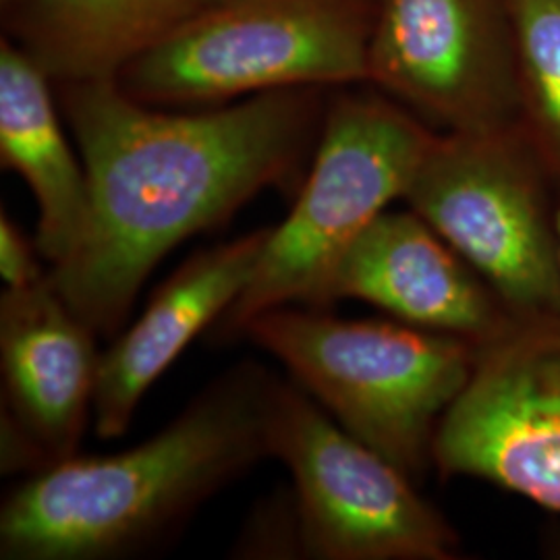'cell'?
Returning <instances> with one entry per match:
<instances>
[{
    "mask_svg": "<svg viewBox=\"0 0 560 560\" xmlns=\"http://www.w3.org/2000/svg\"><path fill=\"white\" fill-rule=\"evenodd\" d=\"M55 92L90 179L92 222L75 258L48 279L106 337L173 247L264 189L300 191L330 101L316 85L196 110L141 104L117 80L55 83Z\"/></svg>",
    "mask_w": 560,
    "mask_h": 560,
    "instance_id": "obj_1",
    "label": "cell"
},
{
    "mask_svg": "<svg viewBox=\"0 0 560 560\" xmlns=\"http://www.w3.org/2000/svg\"><path fill=\"white\" fill-rule=\"evenodd\" d=\"M279 384L258 361H240L150 441L27 476L0 506V559H129L173 538L272 457Z\"/></svg>",
    "mask_w": 560,
    "mask_h": 560,
    "instance_id": "obj_2",
    "label": "cell"
},
{
    "mask_svg": "<svg viewBox=\"0 0 560 560\" xmlns=\"http://www.w3.org/2000/svg\"><path fill=\"white\" fill-rule=\"evenodd\" d=\"M243 339L275 355L342 430L413 481L434 467L439 425L478 361V345L459 337L305 305L261 312Z\"/></svg>",
    "mask_w": 560,
    "mask_h": 560,
    "instance_id": "obj_3",
    "label": "cell"
},
{
    "mask_svg": "<svg viewBox=\"0 0 560 560\" xmlns=\"http://www.w3.org/2000/svg\"><path fill=\"white\" fill-rule=\"evenodd\" d=\"M439 133L381 90L330 96L307 179L287 221L272 226L254 279L212 326V340L243 339L270 307H312L345 249L390 201L405 200Z\"/></svg>",
    "mask_w": 560,
    "mask_h": 560,
    "instance_id": "obj_4",
    "label": "cell"
},
{
    "mask_svg": "<svg viewBox=\"0 0 560 560\" xmlns=\"http://www.w3.org/2000/svg\"><path fill=\"white\" fill-rule=\"evenodd\" d=\"M378 0H212L117 78L133 101L196 110L287 88L368 83Z\"/></svg>",
    "mask_w": 560,
    "mask_h": 560,
    "instance_id": "obj_5",
    "label": "cell"
},
{
    "mask_svg": "<svg viewBox=\"0 0 560 560\" xmlns=\"http://www.w3.org/2000/svg\"><path fill=\"white\" fill-rule=\"evenodd\" d=\"M405 201L515 318L560 312V185L521 125L439 133Z\"/></svg>",
    "mask_w": 560,
    "mask_h": 560,
    "instance_id": "obj_6",
    "label": "cell"
},
{
    "mask_svg": "<svg viewBox=\"0 0 560 560\" xmlns=\"http://www.w3.org/2000/svg\"><path fill=\"white\" fill-rule=\"evenodd\" d=\"M272 457L293 478L301 557L457 560L460 538L416 481L342 430L295 382L280 381Z\"/></svg>",
    "mask_w": 560,
    "mask_h": 560,
    "instance_id": "obj_7",
    "label": "cell"
},
{
    "mask_svg": "<svg viewBox=\"0 0 560 560\" xmlns=\"http://www.w3.org/2000/svg\"><path fill=\"white\" fill-rule=\"evenodd\" d=\"M368 83L441 133L520 125L511 0H378Z\"/></svg>",
    "mask_w": 560,
    "mask_h": 560,
    "instance_id": "obj_8",
    "label": "cell"
},
{
    "mask_svg": "<svg viewBox=\"0 0 560 560\" xmlns=\"http://www.w3.org/2000/svg\"><path fill=\"white\" fill-rule=\"evenodd\" d=\"M442 478H476L560 513V312L515 318L434 439Z\"/></svg>",
    "mask_w": 560,
    "mask_h": 560,
    "instance_id": "obj_9",
    "label": "cell"
},
{
    "mask_svg": "<svg viewBox=\"0 0 560 560\" xmlns=\"http://www.w3.org/2000/svg\"><path fill=\"white\" fill-rule=\"evenodd\" d=\"M96 337L48 277L27 289H4L2 474L34 476L80 453L101 368Z\"/></svg>",
    "mask_w": 560,
    "mask_h": 560,
    "instance_id": "obj_10",
    "label": "cell"
},
{
    "mask_svg": "<svg viewBox=\"0 0 560 560\" xmlns=\"http://www.w3.org/2000/svg\"><path fill=\"white\" fill-rule=\"evenodd\" d=\"M360 300L393 320L486 345L515 316L480 272L411 208L382 212L330 268L312 307Z\"/></svg>",
    "mask_w": 560,
    "mask_h": 560,
    "instance_id": "obj_11",
    "label": "cell"
},
{
    "mask_svg": "<svg viewBox=\"0 0 560 560\" xmlns=\"http://www.w3.org/2000/svg\"><path fill=\"white\" fill-rule=\"evenodd\" d=\"M272 226L219 243L183 261L131 324L104 351L92 420L101 441L122 436L150 386L183 349L208 332L254 279Z\"/></svg>",
    "mask_w": 560,
    "mask_h": 560,
    "instance_id": "obj_12",
    "label": "cell"
},
{
    "mask_svg": "<svg viewBox=\"0 0 560 560\" xmlns=\"http://www.w3.org/2000/svg\"><path fill=\"white\" fill-rule=\"evenodd\" d=\"M62 120L55 83L0 38V162L36 198V243L50 270L75 258L92 222L90 179Z\"/></svg>",
    "mask_w": 560,
    "mask_h": 560,
    "instance_id": "obj_13",
    "label": "cell"
},
{
    "mask_svg": "<svg viewBox=\"0 0 560 560\" xmlns=\"http://www.w3.org/2000/svg\"><path fill=\"white\" fill-rule=\"evenodd\" d=\"M206 0H0V27L52 83L117 80Z\"/></svg>",
    "mask_w": 560,
    "mask_h": 560,
    "instance_id": "obj_14",
    "label": "cell"
},
{
    "mask_svg": "<svg viewBox=\"0 0 560 560\" xmlns=\"http://www.w3.org/2000/svg\"><path fill=\"white\" fill-rule=\"evenodd\" d=\"M520 57V125L560 185V0H511Z\"/></svg>",
    "mask_w": 560,
    "mask_h": 560,
    "instance_id": "obj_15",
    "label": "cell"
},
{
    "mask_svg": "<svg viewBox=\"0 0 560 560\" xmlns=\"http://www.w3.org/2000/svg\"><path fill=\"white\" fill-rule=\"evenodd\" d=\"M241 557H298L300 525L293 494L287 502H268L240 541Z\"/></svg>",
    "mask_w": 560,
    "mask_h": 560,
    "instance_id": "obj_16",
    "label": "cell"
},
{
    "mask_svg": "<svg viewBox=\"0 0 560 560\" xmlns=\"http://www.w3.org/2000/svg\"><path fill=\"white\" fill-rule=\"evenodd\" d=\"M40 249L30 240L18 222L4 210L0 212V277L7 289H27L48 277L40 266Z\"/></svg>",
    "mask_w": 560,
    "mask_h": 560,
    "instance_id": "obj_17",
    "label": "cell"
},
{
    "mask_svg": "<svg viewBox=\"0 0 560 560\" xmlns=\"http://www.w3.org/2000/svg\"><path fill=\"white\" fill-rule=\"evenodd\" d=\"M557 229H559V252H560V201H559V214H557Z\"/></svg>",
    "mask_w": 560,
    "mask_h": 560,
    "instance_id": "obj_18",
    "label": "cell"
},
{
    "mask_svg": "<svg viewBox=\"0 0 560 560\" xmlns=\"http://www.w3.org/2000/svg\"><path fill=\"white\" fill-rule=\"evenodd\" d=\"M206 2H212V0H206Z\"/></svg>",
    "mask_w": 560,
    "mask_h": 560,
    "instance_id": "obj_19",
    "label": "cell"
}]
</instances>
